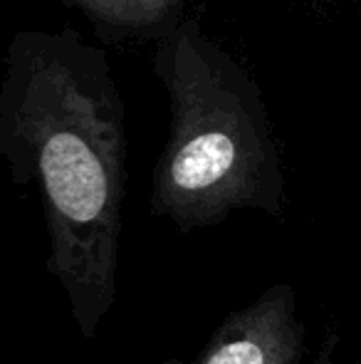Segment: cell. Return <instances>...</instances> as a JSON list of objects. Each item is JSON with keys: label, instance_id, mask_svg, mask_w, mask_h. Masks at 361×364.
<instances>
[{"label": "cell", "instance_id": "277c9868", "mask_svg": "<svg viewBox=\"0 0 361 364\" xmlns=\"http://www.w3.org/2000/svg\"><path fill=\"white\" fill-rule=\"evenodd\" d=\"M84 13L101 40L156 43L183 20L188 0H60Z\"/></svg>", "mask_w": 361, "mask_h": 364}, {"label": "cell", "instance_id": "6da1fadb", "mask_svg": "<svg viewBox=\"0 0 361 364\" xmlns=\"http://www.w3.org/2000/svg\"><path fill=\"white\" fill-rule=\"evenodd\" d=\"M0 154L38 178L55 265L77 302L106 307L124 203V102L106 53L72 28L20 30L0 77Z\"/></svg>", "mask_w": 361, "mask_h": 364}, {"label": "cell", "instance_id": "7a4b0ae2", "mask_svg": "<svg viewBox=\"0 0 361 364\" xmlns=\"http://www.w3.org/2000/svg\"><path fill=\"white\" fill-rule=\"evenodd\" d=\"M154 75L169 92L171 136L154 176V208L181 225L233 208H282L284 181L265 97L252 75L183 18L154 43Z\"/></svg>", "mask_w": 361, "mask_h": 364}, {"label": "cell", "instance_id": "5b68a950", "mask_svg": "<svg viewBox=\"0 0 361 364\" xmlns=\"http://www.w3.org/2000/svg\"><path fill=\"white\" fill-rule=\"evenodd\" d=\"M302 3H324V0H302Z\"/></svg>", "mask_w": 361, "mask_h": 364}, {"label": "cell", "instance_id": "3957f363", "mask_svg": "<svg viewBox=\"0 0 361 364\" xmlns=\"http://www.w3.org/2000/svg\"><path fill=\"white\" fill-rule=\"evenodd\" d=\"M297 332L289 302L265 300L228 327L201 364H294Z\"/></svg>", "mask_w": 361, "mask_h": 364}]
</instances>
